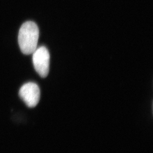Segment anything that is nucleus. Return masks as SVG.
Here are the masks:
<instances>
[{
    "label": "nucleus",
    "instance_id": "nucleus-3",
    "mask_svg": "<svg viewBox=\"0 0 153 153\" xmlns=\"http://www.w3.org/2000/svg\"><path fill=\"white\" fill-rule=\"evenodd\" d=\"M19 95L25 103L30 108H33L38 104L40 91L38 85L33 82L25 83L21 88Z\"/></svg>",
    "mask_w": 153,
    "mask_h": 153
},
{
    "label": "nucleus",
    "instance_id": "nucleus-2",
    "mask_svg": "<svg viewBox=\"0 0 153 153\" xmlns=\"http://www.w3.org/2000/svg\"><path fill=\"white\" fill-rule=\"evenodd\" d=\"M49 59L48 50L44 46L36 48L33 52V64L35 69L42 78L46 77L49 73Z\"/></svg>",
    "mask_w": 153,
    "mask_h": 153
},
{
    "label": "nucleus",
    "instance_id": "nucleus-1",
    "mask_svg": "<svg viewBox=\"0 0 153 153\" xmlns=\"http://www.w3.org/2000/svg\"><path fill=\"white\" fill-rule=\"evenodd\" d=\"M39 36V28L35 22L28 21L22 25L18 34V43L23 53H33L37 48Z\"/></svg>",
    "mask_w": 153,
    "mask_h": 153
}]
</instances>
